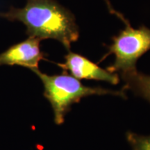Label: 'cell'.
Segmentation results:
<instances>
[{
  "mask_svg": "<svg viewBox=\"0 0 150 150\" xmlns=\"http://www.w3.org/2000/svg\"><path fill=\"white\" fill-rule=\"evenodd\" d=\"M44 86V97L51 104L54 122L60 125L64 122L65 116L70 110L73 104L80 102L83 97L91 95H112L126 99L122 91H116L101 87L84 86L77 79L63 72L61 74L49 75L39 69L33 70Z\"/></svg>",
  "mask_w": 150,
  "mask_h": 150,
  "instance_id": "7a4b0ae2",
  "label": "cell"
},
{
  "mask_svg": "<svg viewBox=\"0 0 150 150\" xmlns=\"http://www.w3.org/2000/svg\"><path fill=\"white\" fill-rule=\"evenodd\" d=\"M40 39L29 37L27 40L11 46L0 54V65H20L31 69H38L39 63L45 60V53L40 50Z\"/></svg>",
  "mask_w": 150,
  "mask_h": 150,
  "instance_id": "5b68a950",
  "label": "cell"
},
{
  "mask_svg": "<svg viewBox=\"0 0 150 150\" xmlns=\"http://www.w3.org/2000/svg\"><path fill=\"white\" fill-rule=\"evenodd\" d=\"M0 18L22 22L29 37L54 39L68 51L79 37L74 16L56 0H27L23 8L11 6L6 12H0Z\"/></svg>",
  "mask_w": 150,
  "mask_h": 150,
  "instance_id": "6da1fadb",
  "label": "cell"
},
{
  "mask_svg": "<svg viewBox=\"0 0 150 150\" xmlns=\"http://www.w3.org/2000/svg\"><path fill=\"white\" fill-rule=\"evenodd\" d=\"M121 76L125 83L124 90H131L150 103V75L138 72L136 70L122 74Z\"/></svg>",
  "mask_w": 150,
  "mask_h": 150,
  "instance_id": "8992f818",
  "label": "cell"
},
{
  "mask_svg": "<svg viewBox=\"0 0 150 150\" xmlns=\"http://www.w3.org/2000/svg\"><path fill=\"white\" fill-rule=\"evenodd\" d=\"M126 137L133 150H150V136H141L129 131Z\"/></svg>",
  "mask_w": 150,
  "mask_h": 150,
  "instance_id": "52a82bcc",
  "label": "cell"
},
{
  "mask_svg": "<svg viewBox=\"0 0 150 150\" xmlns=\"http://www.w3.org/2000/svg\"><path fill=\"white\" fill-rule=\"evenodd\" d=\"M112 10V8H110ZM126 25L125 29L112 38V42L107 46L108 52L99 63L102 62L110 54L115 56V61L106 70L112 73L125 74L136 70V63L141 56L150 50V29L141 26L134 29L122 15L112 11Z\"/></svg>",
  "mask_w": 150,
  "mask_h": 150,
  "instance_id": "3957f363",
  "label": "cell"
},
{
  "mask_svg": "<svg viewBox=\"0 0 150 150\" xmlns=\"http://www.w3.org/2000/svg\"><path fill=\"white\" fill-rule=\"evenodd\" d=\"M64 59V63H57L58 66L64 72H70L77 79L102 81L112 85L119 83L120 78L117 74L104 70L81 54L69 51Z\"/></svg>",
  "mask_w": 150,
  "mask_h": 150,
  "instance_id": "277c9868",
  "label": "cell"
}]
</instances>
